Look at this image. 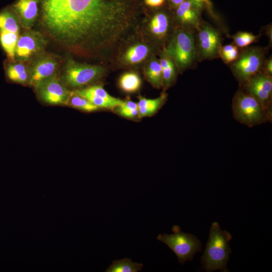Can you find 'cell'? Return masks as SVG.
<instances>
[{"label":"cell","instance_id":"cell-1","mask_svg":"<svg viewBox=\"0 0 272 272\" xmlns=\"http://www.w3.org/2000/svg\"><path fill=\"white\" fill-rule=\"evenodd\" d=\"M41 22L55 40L88 51L115 40L128 27L130 0H40Z\"/></svg>","mask_w":272,"mask_h":272},{"label":"cell","instance_id":"cell-13","mask_svg":"<svg viewBox=\"0 0 272 272\" xmlns=\"http://www.w3.org/2000/svg\"><path fill=\"white\" fill-rule=\"evenodd\" d=\"M40 0H18L13 6L21 26L25 30L34 26L38 16Z\"/></svg>","mask_w":272,"mask_h":272},{"label":"cell","instance_id":"cell-8","mask_svg":"<svg viewBox=\"0 0 272 272\" xmlns=\"http://www.w3.org/2000/svg\"><path fill=\"white\" fill-rule=\"evenodd\" d=\"M34 88L38 98L49 105H66L71 94L58 75L40 82Z\"/></svg>","mask_w":272,"mask_h":272},{"label":"cell","instance_id":"cell-6","mask_svg":"<svg viewBox=\"0 0 272 272\" xmlns=\"http://www.w3.org/2000/svg\"><path fill=\"white\" fill-rule=\"evenodd\" d=\"M165 53L172 58L180 71L189 67L196 56L195 39L193 33L187 30L178 31L167 47Z\"/></svg>","mask_w":272,"mask_h":272},{"label":"cell","instance_id":"cell-16","mask_svg":"<svg viewBox=\"0 0 272 272\" xmlns=\"http://www.w3.org/2000/svg\"><path fill=\"white\" fill-rule=\"evenodd\" d=\"M167 99V94L163 93L155 99L139 97L137 103L139 117L150 116L155 114L163 106Z\"/></svg>","mask_w":272,"mask_h":272},{"label":"cell","instance_id":"cell-9","mask_svg":"<svg viewBox=\"0 0 272 272\" xmlns=\"http://www.w3.org/2000/svg\"><path fill=\"white\" fill-rule=\"evenodd\" d=\"M264 56V52L260 48L246 49L232 65L235 75L241 82H246L258 74L263 64Z\"/></svg>","mask_w":272,"mask_h":272},{"label":"cell","instance_id":"cell-21","mask_svg":"<svg viewBox=\"0 0 272 272\" xmlns=\"http://www.w3.org/2000/svg\"><path fill=\"white\" fill-rule=\"evenodd\" d=\"M146 75L148 80L156 88L163 87L162 69L157 60L150 62L146 70Z\"/></svg>","mask_w":272,"mask_h":272},{"label":"cell","instance_id":"cell-27","mask_svg":"<svg viewBox=\"0 0 272 272\" xmlns=\"http://www.w3.org/2000/svg\"><path fill=\"white\" fill-rule=\"evenodd\" d=\"M219 55H220L223 60L229 63L235 61L239 56L237 47L234 45L228 44L221 47Z\"/></svg>","mask_w":272,"mask_h":272},{"label":"cell","instance_id":"cell-7","mask_svg":"<svg viewBox=\"0 0 272 272\" xmlns=\"http://www.w3.org/2000/svg\"><path fill=\"white\" fill-rule=\"evenodd\" d=\"M47 41L40 32L28 29L20 35L15 53V60L27 62L43 53Z\"/></svg>","mask_w":272,"mask_h":272},{"label":"cell","instance_id":"cell-31","mask_svg":"<svg viewBox=\"0 0 272 272\" xmlns=\"http://www.w3.org/2000/svg\"><path fill=\"white\" fill-rule=\"evenodd\" d=\"M266 74L271 76L272 74V60L271 59L268 60L265 66Z\"/></svg>","mask_w":272,"mask_h":272},{"label":"cell","instance_id":"cell-12","mask_svg":"<svg viewBox=\"0 0 272 272\" xmlns=\"http://www.w3.org/2000/svg\"><path fill=\"white\" fill-rule=\"evenodd\" d=\"M248 93L255 97L266 110L269 108L272 79L267 74H257L246 82Z\"/></svg>","mask_w":272,"mask_h":272},{"label":"cell","instance_id":"cell-5","mask_svg":"<svg viewBox=\"0 0 272 272\" xmlns=\"http://www.w3.org/2000/svg\"><path fill=\"white\" fill-rule=\"evenodd\" d=\"M172 231V234H159L157 238L174 252L179 263L191 260L196 252L201 251V242L194 235L182 232L178 225L173 226Z\"/></svg>","mask_w":272,"mask_h":272},{"label":"cell","instance_id":"cell-17","mask_svg":"<svg viewBox=\"0 0 272 272\" xmlns=\"http://www.w3.org/2000/svg\"><path fill=\"white\" fill-rule=\"evenodd\" d=\"M20 33L0 31V43L10 60H15L16 48Z\"/></svg>","mask_w":272,"mask_h":272},{"label":"cell","instance_id":"cell-10","mask_svg":"<svg viewBox=\"0 0 272 272\" xmlns=\"http://www.w3.org/2000/svg\"><path fill=\"white\" fill-rule=\"evenodd\" d=\"M31 62L29 65L30 86L34 87L40 82L57 75L59 61L53 55L43 53L34 58Z\"/></svg>","mask_w":272,"mask_h":272},{"label":"cell","instance_id":"cell-28","mask_svg":"<svg viewBox=\"0 0 272 272\" xmlns=\"http://www.w3.org/2000/svg\"><path fill=\"white\" fill-rule=\"evenodd\" d=\"M258 38L252 33L248 32H238L233 37L235 44L240 47H244L255 41Z\"/></svg>","mask_w":272,"mask_h":272},{"label":"cell","instance_id":"cell-15","mask_svg":"<svg viewBox=\"0 0 272 272\" xmlns=\"http://www.w3.org/2000/svg\"><path fill=\"white\" fill-rule=\"evenodd\" d=\"M176 16L181 23L197 28L200 24L199 11L193 3L185 0L177 6Z\"/></svg>","mask_w":272,"mask_h":272},{"label":"cell","instance_id":"cell-22","mask_svg":"<svg viewBox=\"0 0 272 272\" xmlns=\"http://www.w3.org/2000/svg\"><path fill=\"white\" fill-rule=\"evenodd\" d=\"M119 85L123 91L132 93L137 91L140 88L141 80L137 74L128 72L124 73L120 77Z\"/></svg>","mask_w":272,"mask_h":272},{"label":"cell","instance_id":"cell-32","mask_svg":"<svg viewBox=\"0 0 272 272\" xmlns=\"http://www.w3.org/2000/svg\"><path fill=\"white\" fill-rule=\"evenodd\" d=\"M185 0H170L171 3L175 6H178Z\"/></svg>","mask_w":272,"mask_h":272},{"label":"cell","instance_id":"cell-2","mask_svg":"<svg viewBox=\"0 0 272 272\" xmlns=\"http://www.w3.org/2000/svg\"><path fill=\"white\" fill-rule=\"evenodd\" d=\"M232 238L229 232L221 229L218 223H212L206 247L201 257L202 269L208 272L217 270L229 271L226 265L231 253L229 242Z\"/></svg>","mask_w":272,"mask_h":272},{"label":"cell","instance_id":"cell-20","mask_svg":"<svg viewBox=\"0 0 272 272\" xmlns=\"http://www.w3.org/2000/svg\"><path fill=\"white\" fill-rule=\"evenodd\" d=\"M160 63L162 69L163 87L165 88L170 87L175 82L176 71L175 64L171 58L167 55L163 57Z\"/></svg>","mask_w":272,"mask_h":272},{"label":"cell","instance_id":"cell-29","mask_svg":"<svg viewBox=\"0 0 272 272\" xmlns=\"http://www.w3.org/2000/svg\"><path fill=\"white\" fill-rule=\"evenodd\" d=\"M193 3L200 10L203 7L206 6L209 9L212 7V4L210 0H188Z\"/></svg>","mask_w":272,"mask_h":272},{"label":"cell","instance_id":"cell-30","mask_svg":"<svg viewBox=\"0 0 272 272\" xmlns=\"http://www.w3.org/2000/svg\"><path fill=\"white\" fill-rule=\"evenodd\" d=\"M164 0H145V3L151 7H158L162 5Z\"/></svg>","mask_w":272,"mask_h":272},{"label":"cell","instance_id":"cell-19","mask_svg":"<svg viewBox=\"0 0 272 272\" xmlns=\"http://www.w3.org/2000/svg\"><path fill=\"white\" fill-rule=\"evenodd\" d=\"M143 266L142 263L133 262L130 258H124L115 260L105 270L106 272H138Z\"/></svg>","mask_w":272,"mask_h":272},{"label":"cell","instance_id":"cell-24","mask_svg":"<svg viewBox=\"0 0 272 272\" xmlns=\"http://www.w3.org/2000/svg\"><path fill=\"white\" fill-rule=\"evenodd\" d=\"M66 105L87 112L96 111L99 109L88 99L74 93L73 91H71Z\"/></svg>","mask_w":272,"mask_h":272},{"label":"cell","instance_id":"cell-26","mask_svg":"<svg viewBox=\"0 0 272 272\" xmlns=\"http://www.w3.org/2000/svg\"><path fill=\"white\" fill-rule=\"evenodd\" d=\"M115 109L123 117L131 119L139 117L137 103L130 100L123 101L122 104Z\"/></svg>","mask_w":272,"mask_h":272},{"label":"cell","instance_id":"cell-3","mask_svg":"<svg viewBox=\"0 0 272 272\" xmlns=\"http://www.w3.org/2000/svg\"><path fill=\"white\" fill-rule=\"evenodd\" d=\"M104 72L101 66L82 63L68 59L60 77L67 88L79 89L100 79Z\"/></svg>","mask_w":272,"mask_h":272},{"label":"cell","instance_id":"cell-4","mask_svg":"<svg viewBox=\"0 0 272 272\" xmlns=\"http://www.w3.org/2000/svg\"><path fill=\"white\" fill-rule=\"evenodd\" d=\"M234 117L249 127L265 122L268 120L266 110L261 103L249 93L238 92L233 102Z\"/></svg>","mask_w":272,"mask_h":272},{"label":"cell","instance_id":"cell-14","mask_svg":"<svg viewBox=\"0 0 272 272\" xmlns=\"http://www.w3.org/2000/svg\"><path fill=\"white\" fill-rule=\"evenodd\" d=\"M5 74L7 79L11 82L29 85V67L26 62L17 60H10L6 64Z\"/></svg>","mask_w":272,"mask_h":272},{"label":"cell","instance_id":"cell-18","mask_svg":"<svg viewBox=\"0 0 272 272\" xmlns=\"http://www.w3.org/2000/svg\"><path fill=\"white\" fill-rule=\"evenodd\" d=\"M20 23L16 13L9 10L0 13V31L20 33Z\"/></svg>","mask_w":272,"mask_h":272},{"label":"cell","instance_id":"cell-23","mask_svg":"<svg viewBox=\"0 0 272 272\" xmlns=\"http://www.w3.org/2000/svg\"><path fill=\"white\" fill-rule=\"evenodd\" d=\"M169 26L168 19L163 13L155 15L150 23V29L152 33L159 38H162L166 35Z\"/></svg>","mask_w":272,"mask_h":272},{"label":"cell","instance_id":"cell-11","mask_svg":"<svg viewBox=\"0 0 272 272\" xmlns=\"http://www.w3.org/2000/svg\"><path fill=\"white\" fill-rule=\"evenodd\" d=\"M198 28V44L201 55L205 58H211L219 54L221 38L219 32L212 26L200 24Z\"/></svg>","mask_w":272,"mask_h":272},{"label":"cell","instance_id":"cell-25","mask_svg":"<svg viewBox=\"0 0 272 272\" xmlns=\"http://www.w3.org/2000/svg\"><path fill=\"white\" fill-rule=\"evenodd\" d=\"M149 52L148 47L144 44H137L129 48L125 54V59L131 64L137 63L143 60Z\"/></svg>","mask_w":272,"mask_h":272}]
</instances>
